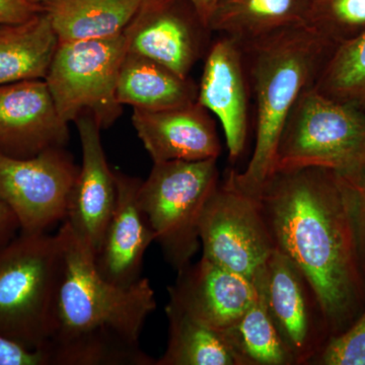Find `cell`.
Returning <instances> with one entry per match:
<instances>
[{
	"instance_id": "f1b7e54d",
	"label": "cell",
	"mask_w": 365,
	"mask_h": 365,
	"mask_svg": "<svg viewBox=\"0 0 365 365\" xmlns=\"http://www.w3.org/2000/svg\"><path fill=\"white\" fill-rule=\"evenodd\" d=\"M44 7L30 0H0V25L23 23L42 13Z\"/></svg>"
},
{
	"instance_id": "8fae6325",
	"label": "cell",
	"mask_w": 365,
	"mask_h": 365,
	"mask_svg": "<svg viewBox=\"0 0 365 365\" xmlns=\"http://www.w3.org/2000/svg\"><path fill=\"white\" fill-rule=\"evenodd\" d=\"M201 30H208L189 0H143L125 29L127 52L188 78L200 52Z\"/></svg>"
},
{
	"instance_id": "30bf717a",
	"label": "cell",
	"mask_w": 365,
	"mask_h": 365,
	"mask_svg": "<svg viewBox=\"0 0 365 365\" xmlns=\"http://www.w3.org/2000/svg\"><path fill=\"white\" fill-rule=\"evenodd\" d=\"M253 282L297 365H311L331 334L309 281L274 250Z\"/></svg>"
},
{
	"instance_id": "5bb4252c",
	"label": "cell",
	"mask_w": 365,
	"mask_h": 365,
	"mask_svg": "<svg viewBox=\"0 0 365 365\" xmlns=\"http://www.w3.org/2000/svg\"><path fill=\"white\" fill-rule=\"evenodd\" d=\"M248 83L241 46L222 36L206 56L197 102L222 125L232 162L241 157L248 139Z\"/></svg>"
},
{
	"instance_id": "ba28073f",
	"label": "cell",
	"mask_w": 365,
	"mask_h": 365,
	"mask_svg": "<svg viewBox=\"0 0 365 365\" xmlns=\"http://www.w3.org/2000/svg\"><path fill=\"white\" fill-rule=\"evenodd\" d=\"M204 258L253 281L273 253V239L256 197L230 174L209 197L199 222Z\"/></svg>"
},
{
	"instance_id": "4dcf8cb0",
	"label": "cell",
	"mask_w": 365,
	"mask_h": 365,
	"mask_svg": "<svg viewBox=\"0 0 365 365\" xmlns=\"http://www.w3.org/2000/svg\"><path fill=\"white\" fill-rule=\"evenodd\" d=\"M189 1L191 2L203 25L207 28L209 18L217 0H189Z\"/></svg>"
},
{
	"instance_id": "7c38bea8",
	"label": "cell",
	"mask_w": 365,
	"mask_h": 365,
	"mask_svg": "<svg viewBox=\"0 0 365 365\" xmlns=\"http://www.w3.org/2000/svg\"><path fill=\"white\" fill-rule=\"evenodd\" d=\"M68 141V123L60 116L45 79L0 86V153L26 158Z\"/></svg>"
},
{
	"instance_id": "52a82bcc",
	"label": "cell",
	"mask_w": 365,
	"mask_h": 365,
	"mask_svg": "<svg viewBox=\"0 0 365 365\" xmlns=\"http://www.w3.org/2000/svg\"><path fill=\"white\" fill-rule=\"evenodd\" d=\"M126 54L124 33L107 39L59 43L45 81L64 121L90 115L101 129L114 124L122 113L116 88Z\"/></svg>"
},
{
	"instance_id": "603a6c76",
	"label": "cell",
	"mask_w": 365,
	"mask_h": 365,
	"mask_svg": "<svg viewBox=\"0 0 365 365\" xmlns=\"http://www.w3.org/2000/svg\"><path fill=\"white\" fill-rule=\"evenodd\" d=\"M222 333L240 365H297L259 294L256 302Z\"/></svg>"
},
{
	"instance_id": "5b68a950",
	"label": "cell",
	"mask_w": 365,
	"mask_h": 365,
	"mask_svg": "<svg viewBox=\"0 0 365 365\" xmlns=\"http://www.w3.org/2000/svg\"><path fill=\"white\" fill-rule=\"evenodd\" d=\"M300 168L340 177L365 172L364 108L328 97L314 86L307 88L288 117L276 155L275 170Z\"/></svg>"
},
{
	"instance_id": "f546056e",
	"label": "cell",
	"mask_w": 365,
	"mask_h": 365,
	"mask_svg": "<svg viewBox=\"0 0 365 365\" xmlns=\"http://www.w3.org/2000/svg\"><path fill=\"white\" fill-rule=\"evenodd\" d=\"M18 230L20 225L13 211L0 200V245L13 239Z\"/></svg>"
},
{
	"instance_id": "2e32d148",
	"label": "cell",
	"mask_w": 365,
	"mask_h": 365,
	"mask_svg": "<svg viewBox=\"0 0 365 365\" xmlns=\"http://www.w3.org/2000/svg\"><path fill=\"white\" fill-rule=\"evenodd\" d=\"M132 123L153 163L218 160L222 155L215 120L197 101L163 111L133 109Z\"/></svg>"
},
{
	"instance_id": "ffe728a7",
	"label": "cell",
	"mask_w": 365,
	"mask_h": 365,
	"mask_svg": "<svg viewBox=\"0 0 365 365\" xmlns=\"http://www.w3.org/2000/svg\"><path fill=\"white\" fill-rule=\"evenodd\" d=\"M197 91L189 78L133 53L125 55L118 74V102L133 109L163 111L182 107L197 101Z\"/></svg>"
},
{
	"instance_id": "d4e9b609",
	"label": "cell",
	"mask_w": 365,
	"mask_h": 365,
	"mask_svg": "<svg viewBox=\"0 0 365 365\" xmlns=\"http://www.w3.org/2000/svg\"><path fill=\"white\" fill-rule=\"evenodd\" d=\"M307 26L335 47L365 30V0H309Z\"/></svg>"
},
{
	"instance_id": "7402d4cb",
	"label": "cell",
	"mask_w": 365,
	"mask_h": 365,
	"mask_svg": "<svg viewBox=\"0 0 365 365\" xmlns=\"http://www.w3.org/2000/svg\"><path fill=\"white\" fill-rule=\"evenodd\" d=\"M169 341L155 365H240L222 331L191 318L168 304Z\"/></svg>"
},
{
	"instance_id": "6da1fadb",
	"label": "cell",
	"mask_w": 365,
	"mask_h": 365,
	"mask_svg": "<svg viewBox=\"0 0 365 365\" xmlns=\"http://www.w3.org/2000/svg\"><path fill=\"white\" fill-rule=\"evenodd\" d=\"M274 246L313 287L331 336L364 309L365 280L344 190L321 168L276 170L257 194Z\"/></svg>"
},
{
	"instance_id": "1f68e13d",
	"label": "cell",
	"mask_w": 365,
	"mask_h": 365,
	"mask_svg": "<svg viewBox=\"0 0 365 365\" xmlns=\"http://www.w3.org/2000/svg\"><path fill=\"white\" fill-rule=\"evenodd\" d=\"M31 2L34 4H37V6H44V4H48V2L52 1V0H30Z\"/></svg>"
},
{
	"instance_id": "9c48e42d",
	"label": "cell",
	"mask_w": 365,
	"mask_h": 365,
	"mask_svg": "<svg viewBox=\"0 0 365 365\" xmlns=\"http://www.w3.org/2000/svg\"><path fill=\"white\" fill-rule=\"evenodd\" d=\"M78 170L63 148L26 158L0 153V200L13 211L21 232H47L66 220Z\"/></svg>"
},
{
	"instance_id": "ac0fdd59",
	"label": "cell",
	"mask_w": 365,
	"mask_h": 365,
	"mask_svg": "<svg viewBox=\"0 0 365 365\" xmlns=\"http://www.w3.org/2000/svg\"><path fill=\"white\" fill-rule=\"evenodd\" d=\"M309 4V0H217L207 28L245 47L281 31L307 26Z\"/></svg>"
},
{
	"instance_id": "7a4b0ae2",
	"label": "cell",
	"mask_w": 365,
	"mask_h": 365,
	"mask_svg": "<svg viewBox=\"0 0 365 365\" xmlns=\"http://www.w3.org/2000/svg\"><path fill=\"white\" fill-rule=\"evenodd\" d=\"M58 234L63 263L44 350L50 365H155L139 341L157 309L150 280L128 287L106 280L95 255L68 223Z\"/></svg>"
},
{
	"instance_id": "3957f363",
	"label": "cell",
	"mask_w": 365,
	"mask_h": 365,
	"mask_svg": "<svg viewBox=\"0 0 365 365\" xmlns=\"http://www.w3.org/2000/svg\"><path fill=\"white\" fill-rule=\"evenodd\" d=\"M256 106L255 145L235 184L256 196L275 170L281 133L300 96L314 86L333 46L307 26L281 31L242 47Z\"/></svg>"
},
{
	"instance_id": "d6a6232c",
	"label": "cell",
	"mask_w": 365,
	"mask_h": 365,
	"mask_svg": "<svg viewBox=\"0 0 365 365\" xmlns=\"http://www.w3.org/2000/svg\"><path fill=\"white\" fill-rule=\"evenodd\" d=\"M360 106H361V107H364L365 109V100L364 101V103H362V104Z\"/></svg>"
},
{
	"instance_id": "9a60e30c",
	"label": "cell",
	"mask_w": 365,
	"mask_h": 365,
	"mask_svg": "<svg viewBox=\"0 0 365 365\" xmlns=\"http://www.w3.org/2000/svg\"><path fill=\"white\" fill-rule=\"evenodd\" d=\"M178 273L169 304L216 330L234 324L258 299L253 281L204 257Z\"/></svg>"
},
{
	"instance_id": "83f0119b",
	"label": "cell",
	"mask_w": 365,
	"mask_h": 365,
	"mask_svg": "<svg viewBox=\"0 0 365 365\" xmlns=\"http://www.w3.org/2000/svg\"><path fill=\"white\" fill-rule=\"evenodd\" d=\"M0 365H50L44 352L26 349L0 335Z\"/></svg>"
},
{
	"instance_id": "cb8c5ba5",
	"label": "cell",
	"mask_w": 365,
	"mask_h": 365,
	"mask_svg": "<svg viewBox=\"0 0 365 365\" xmlns=\"http://www.w3.org/2000/svg\"><path fill=\"white\" fill-rule=\"evenodd\" d=\"M314 88L328 97L361 105L365 100V30L333 47Z\"/></svg>"
},
{
	"instance_id": "44dd1931",
	"label": "cell",
	"mask_w": 365,
	"mask_h": 365,
	"mask_svg": "<svg viewBox=\"0 0 365 365\" xmlns=\"http://www.w3.org/2000/svg\"><path fill=\"white\" fill-rule=\"evenodd\" d=\"M143 0H52L42 6L59 43L107 39L124 33Z\"/></svg>"
},
{
	"instance_id": "8992f818",
	"label": "cell",
	"mask_w": 365,
	"mask_h": 365,
	"mask_svg": "<svg viewBox=\"0 0 365 365\" xmlns=\"http://www.w3.org/2000/svg\"><path fill=\"white\" fill-rule=\"evenodd\" d=\"M217 160L155 163L141 181L138 201L165 260L177 271L192 263L199 247V222L220 182Z\"/></svg>"
},
{
	"instance_id": "d6986e66",
	"label": "cell",
	"mask_w": 365,
	"mask_h": 365,
	"mask_svg": "<svg viewBox=\"0 0 365 365\" xmlns=\"http://www.w3.org/2000/svg\"><path fill=\"white\" fill-rule=\"evenodd\" d=\"M59 40L43 11L23 23L0 25V86L45 79Z\"/></svg>"
},
{
	"instance_id": "277c9868",
	"label": "cell",
	"mask_w": 365,
	"mask_h": 365,
	"mask_svg": "<svg viewBox=\"0 0 365 365\" xmlns=\"http://www.w3.org/2000/svg\"><path fill=\"white\" fill-rule=\"evenodd\" d=\"M63 263L61 237L21 232L0 245V335L44 352Z\"/></svg>"
},
{
	"instance_id": "484cf974",
	"label": "cell",
	"mask_w": 365,
	"mask_h": 365,
	"mask_svg": "<svg viewBox=\"0 0 365 365\" xmlns=\"http://www.w3.org/2000/svg\"><path fill=\"white\" fill-rule=\"evenodd\" d=\"M311 364L365 365V307L351 325L329 338Z\"/></svg>"
},
{
	"instance_id": "4fadbf2b",
	"label": "cell",
	"mask_w": 365,
	"mask_h": 365,
	"mask_svg": "<svg viewBox=\"0 0 365 365\" xmlns=\"http://www.w3.org/2000/svg\"><path fill=\"white\" fill-rule=\"evenodd\" d=\"M74 122L81 139L83 163L64 222L96 256L116 205V177L106 158L101 127L95 119L83 115Z\"/></svg>"
},
{
	"instance_id": "4316f807",
	"label": "cell",
	"mask_w": 365,
	"mask_h": 365,
	"mask_svg": "<svg viewBox=\"0 0 365 365\" xmlns=\"http://www.w3.org/2000/svg\"><path fill=\"white\" fill-rule=\"evenodd\" d=\"M338 177L344 190L365 280V172L353 177Z\"/></svg>"
},
{
	"instance_id": "e0dca14e",
	"label": "cell",
	"mask_w": 365,
	"mask_h": 365,
	"mask_svg": "<svg viewBox=\"0 0 365 365\" xmlns=\"http://www.w3.org/2000/svg\"><path fill=\"white\" fill-rule=\"evenodd\" d=\"M117 201L95 256L106 280L128 287L140 279L144 255L155 235L138 201L141 180L115 173Z\"/></svg>"
}]
</instances>
